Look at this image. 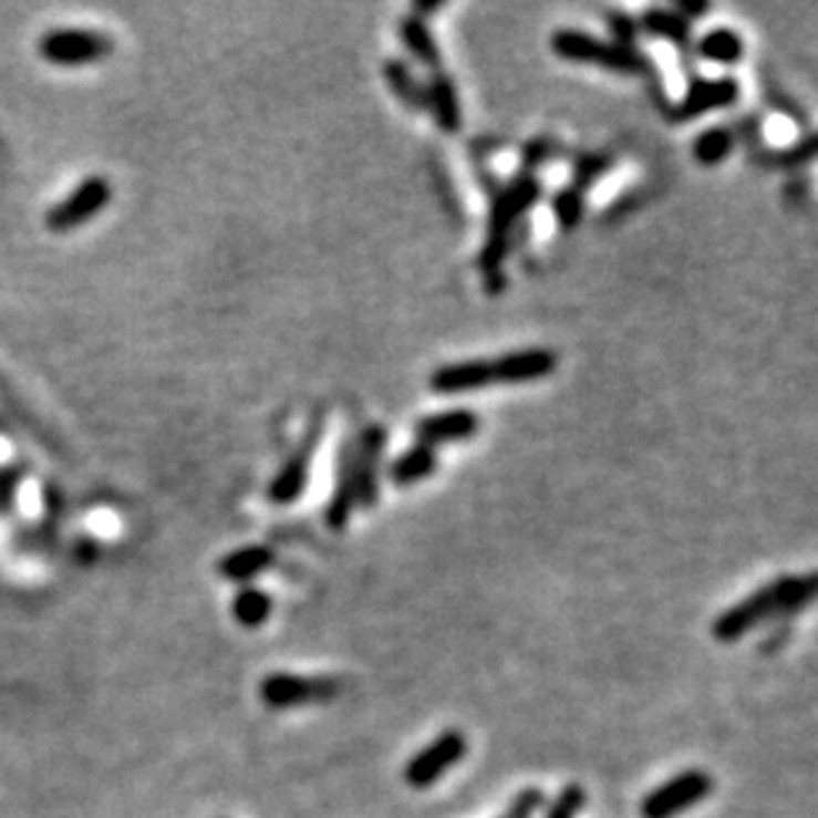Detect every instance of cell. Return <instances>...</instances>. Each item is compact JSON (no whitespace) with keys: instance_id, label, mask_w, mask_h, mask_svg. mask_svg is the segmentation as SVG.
<instances>
[{"instance_id":"obj_20","label":"cell","mask_w":818,"mask_h":818,"mask_svg":"<svg viewBox=\"0 0 818 818\" xmlns=\"http://www.w3.org/2000/svg\"><path fill=\"white\" fill-rule=\"evenodd\" d=\"M696 53L707 62L715 64H736L742 56H745V40L736 30H728V27H715V30L705 32L696 43Z\"/></svg>"},{"instance_id":"obj_23","label":"cell","mask_w":818,"mask_h":818,"mask_svg":"<svg viewBox=\"0 0 818 818\" xmlns=\"http://www.w3.org/2000/svg\"><path fill=\"white\" fill-rule=\"evenodd\" d=\"M384 80H387L390 91L403 101L408 110H424V85L418 83L414 70L403 62V59H387L384 62Z\"/></svg>"},{"instance_id":"obj_10","label":"cell","mask_w":818,"mask_h":818,"mask_svg":"<svg viewBox=\"0 0 818 818\" xmlns=\"http://www.w3.org/2000/svg\"><path fill=\"white\" fill-rule=\"evenodd\" d=\"M353 445L358 506L369 509V506H376L379 501V472H382L384 448H387V429L371 424V427L361 432V437Z\"/></svg>"},{"instance_id":"obj_6","label":"cell","mask_w":818,"mask_h":818,"mask_svg":"<svg viewBox=\"0 0 818 818\" xmlns=\"http://www.w3.org/2000/svg\"><path fill=\"white\" fill-rule=\"evenodd\" d=\"M112 194L114 188L106 175H87V178L80 180L59 205H53L49 213H45V228H49L51 234H66L85 226V222L99 218V215L110 207Z\"/></svg>"},{"instance_id":"obj_13","label":"cell","mask_w":818,"mask_h":818,"mask_svg":"<svg viewBox=\"0 0 818 818\" xmlns=\"http://www.w3.org/2000/svg\"><path fill=\"white\" fill-rule=\"evenodd\" d=\"M479 429V418L475 411L469 408H453L443 411V414L424 416L416 424V437L418 443L427 445V448H437L443 443H462L475 437Z\"/></svg>"},{"instance_id":"obj_28","label":"cell","mask_w":818,"mask_h":818,"mask_svg":"<svg viewBox=\"0 0 818 818\" xmlns=\"http://www.w3.org/2000/svg\"><path fill=\"white\" fill-rule=\"evenodd\" d=\"M543 806H546L543 789L527 787L517 797H514L511 806H509V810H506L504 818H532Z\"/></svg>"},{"instance_id":"obj_3","label":"cell","mask_w":818,"mask_h":818,"mask_svg":"<svg viewBox=\"0 0 818 818\" xmlns=\"http://www.w3.org/2000/svg\"><path fill=\"white\" fill-rule=\"evenodd\" d=\"M551 51L559 59L574 64H597L618 74H641L649 70L644 53L635 45L604 43L580 30H557L551 38Z\"/></svg>"},{"instance_id":"obj_4","label":"cell","mask_w":818,"mask_h":818,"mask_svg":"<svg viewBox=\"0 0 818 818\" xmlns=\"http://www.w3.org/2000/svg\"><path fill=\"white\" fill-rule=\"evenodd\" d=\"M112 51V38L91 30V27H53L38 40V56L51 66H62V70L96 64Z\"/></svg>"},{"instance_id":"obj_18","label":"cell","mask_w":818,"mask_h":818,"mask_svg":"<svg viewBox=\"0 0 818 818\" xmlns=\"http://www.w3.org/2000/svg\"><path fill=\"white\" fill-rule=\"evenodd\" d=\"M401 38L403 45L408 49L411 56L416 59L418 64L429 66V70L441 72L443 64V53L441 45H437L435 35L427 27V19H418L416 13H408V17L401 19Z\"/></svg>"},{"instance_id":"obj_8","label":"cell","mask_w":818,"mask_h":818,"mask_svg":"<svg viewBox=\"0 0 818 818\" xmlns=\"http://www.w3.org/2000/svg\"><path fill=\"white\" fill-rule=\"evenodd\" d=\"M466 749V736L458 728H448L441 736L429 742L422 753H416L405 766V781L414 789H427L432 784H437L453 766L464 760Z\"/></svg>"},{"instance_id":"obj_7","label":"cell","mask_w":818,"mask_h":818,"mask_svg":"<svg viewBox=\"0 0 818 818\" xmlns=\"http://www.w3.org/2000/svg\"><path fill=\"white\" fill-rule=\"evenodd\" d=\"M715 781L705 770L692 768L681 770L673 779L662 781L657 789H652L641 800V816L644 818H675L694 806H700L705 797L713 793Z\"/></svg>"},{"instance_id":"obj_12","label":"cell","mask_w":818,"mask_h":818,"mask_svg":"<svg viewBox=\"0 0 818 818\" xmlns=\"http://www.w3.org/2000/svg\"><path fill=\"white\" fill-rule=\"evenodd\" d=\"M557 355L546 348L514 350V353L496 358L493 376H496V384H527L551 376L557 371Z\"/></svg>"},{"instance_id":"obj_15","label":"cell","mask_w":818,"mask_h":818,"mask_svg":"<svg viewBox=\"0 0 818 818\" xmlns=\"http://www.w3.org/2000/svg\"><path fill=\"white\" fill-rule=\"evenodd\" d=\"M496 384L493 376V363L488 361H464V363H448L432 374L429 387L441 395H458V392H475Z\"/></svg>"},{"instance_id":"obj_1","label":"cell","mask_w":818,"mask_h":818,"mask_svg":"<svg viewBox=\"0 0 818 818\" xmlns=\"http://www.w3.org/2000/svg\"><path fill=\"white\" fill-rule=\"evenodd\" d=\"M816 597V574H781L770 580L739 604L728 607L713 623V635L723 644L745 639L749 631L766 623H781V620L800 614Z\"/></svg>"},{"instance_id":"obj_32","label":"cell","mask_w":818,"mask_h":818,"mask_svg":"<svg viewBox=\"0 0 818 818\" xmlns=\"http://www.w3.org/2000/svg\"><path fill=\"white\" fill-rule=\"evenodd\" d=\"M675 11H679L681 17H684L686 22L692 24V22H696V19H700V17H705V13L710 11V6H707V3H688V0H686V3H679V6H675Z\"/></svg>"},{"instance_id":"obj_25","label":"cell","mask_w":818,"mask_h":818,"mask_svg":"<svg viewBox=\"0 0 818 818\" xmlns=\"http://www.w3.org/2000/svg\"><path fill=\"white\" fill-rule=\"evenodd\" d=\"M553 218L562 228H574L580 220H583V209H586V194L574 186H565L559 188L557 196H553Z\"/></svg>"},{"instance_id":"obj_24","label":"cell","mask_w":818,"mask_h":818,"mask_svg":"<svg viewBox=\"0 0 818 818\" xmlns=\"http://www.w3.org/2000/svg\"><path fill=\"white\" fill-rule=\"evenodd\" d=\"M734 144H736V138L728 127H723V125L707 127V131H702L700 135H696L694 157L700 165H721V162L734 152Z\"/></svg>"},{"instance_id":"obj_17","label":"cell","mask_w":818,"mask_h":818,"mask_svg":"<svg viewBox=\"0 0 818 818\" xmlns=\"http://www.w3.org/2000/svg\"><path fill=\"white\" fill-rule=\"evenodd\" d=\"M276 562V553L270 546H241L218 562V574L222 580H231V583L239 586H252V580L257 574H262L266 570H270Z\"/></svg>"},{"instance_id":"obj_22","label":"cell","mask_w":818,"mask_h":818,"mask_svg":"<svg viewBox=\"0 0 818 818\" xmlns=\"http://www.w3.org/2000/svg\"><path fill=\"white\" fill-rule=\"evenodd\" d=\"M231 612L241 628H260L273 612V599L262 588L241 586L231 601Z\"/></svg>"},{"instance_id":"obj_11","label":"cell","mask_w":818,"mask_h":818,"mask_svg":"<svg viewBox=\"0 0 818 818\" xmlns=\"http://www.w3.org/2000/svg\"><path fill=\"white\" fill-rule=\"evenodd\" d=\"M739 83L734 77H696L688 85L686 96L675 106V117L694 120L713 110H726L739 101Z\"/></svg>"},{"instance_id":"obj_16","label":"cell","mask_w":818,"mask_h":818,"mask_svg":"<svg viewBox=\"0 0 818 818\" xmlns=\"http://www.w3.org/2000/svg\"><path fill=\"white\" fill-rule=\"evenodd\" d=\"M353 443H344L340 453V472H336V485L327 504V525L331 530H342L348 519L353 517V509L358 506L355 493V466H353Z\"/></svg>"},{"instance_id":"obj_21","label":"cell","mask_w":818,"mask_h":818,"mask_svg":"<svg viewBox=\"0 0 818 818\" xmlns=\"http://www.w3.org/2000/svg\"><path fill=\"white\" fill-rule=\"evenodd\" d=\"M639 27L652 38L667 40V43L673 45H688V40H692V24H688L675 9H662V6L649 9L644 17H641Z\"/></svg>"},{"instance_id":"obj_9","label":"cell","mask_w":818,"mask_h":818,"mask_svg":"<svg viewBox=\"0 0 818 818\" xmlns=\"http://www.w3.org/2000/svg\"><path fill=\"white\" fill-rule=\"evenodd\" d=\"M321 432H323L321 422L310 424V429L306 432V437H302V443L297 445V451L287 458V462H283L281 472L273 477V483H270V488H268L270 501L281 504V506L294 504L297 498L306 493L308 479H310V464H313V453L318 448V443H321Z\"/></svg>"},{"instance_id":"obj_5","label":"cell","mask_w":818,"mask_h":818,"mask_svg":"<svg viewBox=\"0 0 818 818\" xmlns=\"http://www.w3.org/2000/svg\"><path fill=\"white\" fill-rule=\"evenodd\" d=\"M342 692L334 675L270 673L260 681V700L270 710H294L308 705H329Z\"/></svg>"},{"instance_id":"obj_19","label":"cell","mask_w":818,"mask_h":818,"mask_svg":"<svg viewBox=\"0 0 818 818\" xmlns=\"http://www.w3.org/2000/svg\"><path fill=\"white\" fill-rule=\"evenodd\" d=\"M435 472H437V451L427 448V445L422 443L401 453V456L387 466V477L395 485H401V488L422 483V479L435 475Z\"/></svg>"},{"instance_id":"obj_2","label":"cell","mask_w":818,"mask_h":818,"mask_svg":"<svg viewBox=\"0 0 818 818\" xmlns=\"http://www.w3.org/2000/svg\"><path fill=\"white\" fill-rule=\"evenodd\" d=\"M543 194L538 178L532 173H522L506 184L501 191L496 194L490 207V220H488V241H485L483 255H479V266L488 273H496L501 268V262L509 255L514 228L522 220V215L530 209Z\"/></svg>"},{"instance_id":"obj_31","label":"cell","mask_w":818,"mask_h":818,"mask_svg":"<svg viewBox=\"0 0 818 818\" xmlns=\"http://www.w3.org/2000/svg\"><path fill=\"white\" fill-rule=\"evenodd\" d=\"M776 625H779V628H770L768 639L763 641V644H760L763 652H774V649H781V646H784V641H787V635H789V625L784 623V620H781V623H776Z\"/></svg>"},{"instance_id":"obj_27","label":"cell","mask_w":818,"mask_h":818,"mask_svg":"<svg viewBox=\"0 0 818 818\" xmlns=\"http://www.w3.org/2000/svg\"><path fill=\"white\" fill-rule=\"evenodd\" d=\"M586 806V793L580 784H567L557 800L546 810V818H578L580 810Z\"/></svg>"},{"instance_id":"obj_29","label":"cell","mask_w":818,"mask_h":818,"mask_svg":"<svg viewBox=\"0 0 818 818\" xmlns=\"http://www.w3.org/2000/svg\"><path fill=\"white\" fill-rule=\"evenodd\" d=\"M610 32H612V43L618 45H635V40H639L641 35V27L639 22H635L633 17H628V13H620V11H612L610 13Z\"/></svg>"},{"instance_id":"obj_26","label":"cell","mask_w":818,"mask_h":818,"mask_svg":"<svg viewBox=\"0 0 818 818\" xmlns=\"http://www.w3.org/2000/svg\"><path fill=\"white\" fill-rule=\"evenodd\" d=\"M612 167V159L607 154H583L578 162H574V188L586 191L593 180H599L601 175Z\"/></svg>"},{"instance_id":"obj_14","label":"cell","mask_w":818,"mask_h":818,"mask_svg":"<svg viewBox=\"0 0 818 818\" xmlns=\"http://www.w3.org/2000/svg\"><path fill=\"white\" fill-rule=\"evenodd\" d=\"M424 110H429L443 133L453 135L462 131V101H458L456 85H453V80L445 72H432L427 85H424Z\"/></svg>"},{"instance_id":"obj_30","label":"cell","mask_w":818,"mask_h":818,"mask_svg":"<svg viewBox=\"0 0 818 818\" xmlns=\"http://www.w3.org/2000/svg\"><path fill=\"white\" fill-rule=\"evenodd\" d=\"M553 154H557V148H553L549 141H536V144H530L525 148V162L530 167H536V165H543V162H549Z\"/></svg>"}]
</instances>
